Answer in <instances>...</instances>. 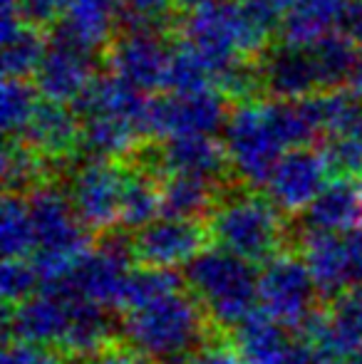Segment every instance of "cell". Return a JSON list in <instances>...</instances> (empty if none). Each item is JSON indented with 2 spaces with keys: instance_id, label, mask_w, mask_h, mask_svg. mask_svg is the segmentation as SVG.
Here are the masks:
<instances>
[{
  "instance_id": "cell-43",
  "label": "cell",
  "mask_w": 362,
  "mask_h": 364,
  "mask_svg": "<svg viewBox=\"0 0 362 364\" xmlns=\"http://www.w3.org/2000/svg\"><path fill=\"white\" fill-rule=\"evenodd\" d=\"M348 87L362 100V53L358 55V60H355V68H353V73H350Z\"/></svg>"
},
{
  "instance_id": "cell-28",
  "label": "cell",
  "mask_w": 362,
  "mask_h": 364,
  "mask_svg": "<svg viewBox=\"0 0 362 364\" xmlns=\"http://www.w3.org/2000/svg\"><path fill=\"white\" fill-rule=\"evenodd\" d=\"M50 161L28 141L20 136H8L3 149V186L8 193H30L45 183Z\"/></svg>"
},
{
  "instance_id": "cell-41",
  "label": "cell",
  "mask_w": 362,
  "mask_h": 364,
  "mask_svg": "<svg viewBox=\"0 0 362 364\" xmlns=\"http://www.w3.org/2000/svg\"><path fill=\"white\" fill-rule=\"evenodd\" d=\"M338 33H343L358 48H362V0H345Z\"/></svg>"
},
{
  "instance_id": "cell-12",
  "label": "cell",
  "mask_w": 362,
  "mask_h": 364,
  "mask_svg": "<svg viewBox=\"0 0 362 364\" xmlns=\"http://www.w3.org/2000/svg\"><path fill=\"white\" fill-rule=\"evenodd\" d=\"M333 178L323 151L310 146L288 149L273 166L266 193L285 216H300Z\"/></svg>"
},
{
  "instance_id": "cell-38",
  "label": "cell",
  "mask_w": 362,
  "mask_h": 364,
  "mask_svg": "<svg viewBox=\"0 0 362 364\" xmlns=\"http://www.w3.org/2000/svg\"><path fill=\"white\" fill-rule=\"evenodd\" d=\"M68 0H18V15L35 28H45L63 18Z\"/></svg>"
},
{
  "instance_id": "cell-22",
  "label": "cell",
  "mask_w": 362,
  "mask_h": 364,
  "mask_svg": "<svg viewBox=\"0 0 362 364\" xmlns=\"http://www.w3.org/2000/svg\"><path fill=\"white\" fill-rule=\"evenodd\" d=\"M228 337L248 364H280L293 340L288 327L268 315L261 305L228 330Z\"/></svg>"
},
{
  "instance_id": "cell-4",
  "label": "cell",
  "mask_w": 362,
  "mask_h": 364,
  "mask_svg": "<svg viewBox=\"0 0 362 364\" xmlns=\"http://www.w3.org/2000/svg\"><path fill=\"white\" fill-rule=\"evenodd\" d=\"M186 285L218 330L228 332L256 310L258 270L256 263L221 248L208 245L183 270Z\"/></svg>"
},
{
  "instance_id": "cell-35",
  "label": "cell",
  "mask_w": 362,
  "mask_h": 364,
  "mask_svg": "<svg viewBox=\"0 0 362 364\" xmlns=\"http://www.w3.org/2000/svg\"><path fill=\"white\" fill-rule=\"evenodd\" d=\"M43 290L40 275L30 258H5L0 270V292L5 305H18Z\"/></svg>"
},
{
  "instance_id": "cell-10",
  "label": "cell",
  "mask_w": 362,
  "mask_h": 364,
  "mask_svg": "<svg viewBox=\"0 0 362 364\" xmlns=\"http://www.w3.org/2000/svg\"><path fill=\"white\" fill-rule=\"evenodd\" d=\"M226 97L216 87L193 92H166L151 100L149 136L216 134L226 127Z\"/></svg>"
},
{
  "instance_id": "cell-25",
  "label": "cell",
  "mask_w": 362,
  "mask_h": 364,
  "mask_svg": "<svg viewBox=\"0 0 362 364\" xmlns=\"http://www.w3.org/2000/svg\"><path fill=\"white\" fill-rule=\"evenodd\" d=\"M218 181L196 173H166L161 181V216L208 218L221 198Z\"/></svg>"
},
{
  "instance_id": "cell-36",
  "label": "cell",
  "mask_w": 362,
  "mask_h": 364,
  "mask_svg": "<svg viewBox=\"0 0 362 364\" xmlns=\"http://www.w3.org/2000/svg\"><path fill=\"white\" fill-rule=\"evenodd\" d=\"M3 364H65V355L50 345L8 340L3 350Z\"/></svg>"
},
{
  "instance_id": "cell-3",
  "label": "cell",
  "mask_w": 362,
  "mask_h": 364,
  "mask_svg": "<svg viewBox=\"0 0 362 364\" xmlns=\"http://www.w3.org/2000/svg\"><path fill=\"white\" fill-rule=\"evenodd\" d=\"M268 193L253 186L223 191L206 218L211 240L251 263H266L280 250L293 248V225Z\"/></svg>"
},
{
  "instance_id": "cell-39",
  "label": "cell",
  "mask_w": 362,
  "mask_h": 364,
  "mask_svg": "<svg viewBox=\"0 0 362 364\" xmlns=\"http://www.w3.org/2000/svg\"><path fill=\"white\" fill-rule=\"evenodd\" d=\"M124 20L129 25L134 23H154L159 25L161 15L171 8L174 0H119Z\"/></svg>"
},
{
  "instance_id": "cell-18",
  "label": "cell",
  "mask_w": 362,
  "mask_h": 364,
  "mask_svg": "<svg viewBox=\"0 0 362 364\" xmlns=\"http://www.w3.org/2000/svg\"><path fill=\"white\" fill-rule=\"evenodd\" d=\"M23 136L50 164H65L75 156L78 149H82L80 117L63 102H40Z\"/></svg>"
},
{
  "instance_id": "cell-17",
  "label": "cell",
  "mask_w": 362,
  "mask_h": 364,
  "mask_svg": "<svg viewBox=\"0 0 362 364\" xmlns=\"http://www.w3.org/2000/svg\"><path fill=\"white\" fill-rule=\"evenodd\" d=\"M263 90L273 100H300L320 90L310 48L283 43L280 48H268L261 60Z\"/></svg>"
},
{
  "instance_id": "cell-48",
  "label": "cell",
  "mask_w": 362,
  "mask_h": 364,
  "mask_svg": "<svg viewBox=\"0 0 362 364\" xmlns=\"http://www.w3.org/2000/svg\"><path fill=\"white\" fill-rule=\"evenodd\" d=\"M65 364H87V360H75V357H65Z\"/></svg>"
},
{
  "instance_id": "cell-37",
  "label": "cell",
  "mask_w": 362,
  "mask_h": 364,
  "mask_svg": "<svg viewBox=\"0 0 362 364\" xmlns=\"http://www.w3.org/2000/svg\"><path fill=\"white\" fill-rule=\"evenodd\" d=\"M191 364H248L243 360V355L236 350V345L231 342L228 332H218L213 335L201 350L193 355Z\"/></svg>"
},
{
  "instance_id": "cell-42",
  "label": "cell",
  "mask_w": 362,
  "mask_h": 364,
  "mask_svg": "<svg viewBox=\"0 0 362 364\" xmlns=\"http://www.w3.org/2000/svg\"><path fill=\"white\" fill-rule=\"evenodd\" d=\"M345 243H348L355 283H362V223H358L355 228H350L348 233H345Z\"/></svg>"
},
{
  "instance_id": "cell-20",
  "label": "cell",
  "mask_w": 362,
  "mask_h": 364,
  "mask_svg": "<svg viewBox=\"0 0 362 364\" xmlns=\"http://www.w3.org/2000/svg\"><path fill=\"white\" fill-rule=\"evenodd\" d=\"M300 216V228L348 233L362 223V178L333 176Z\"/></svg>"
},
{
  "instance_id": "cell-46",
  "label": "cell",
  "mask_w": 362,
  "mask_h": 364,
  "mask_svg": "<svg viewBox=\"0 0 362 364\" xmlns=\"http://www.w3.org/2000/svg\"><path fill=\"white\" fill-rule=\"evenodd\" d=\"M345 364H362V347H360L358 352H353V355L345 360Z\"/></svg>"
},
{
  "instance_id": "cell-29",
  "label": "cell",
  "mask_w": 362,
  "mask_h": 364,
  "mask_svg": "<svg viewBox=\"0 0 362 364\" xmlns=\"http://www.w3.org/2000/svg\"><path fill=\"white\" fill-rule=\"evenodd\" d=\"M358 45L343 33H330L310 45L315 70H318L320 90H335V87L348 85L350 73L358 60Z\"/></svg>"
},
{
  "instance_id": "cell-16",
  "label": "cell",
  "mask_w": 362,
  "mask_h": 364,
  "mask_svg": "<svg viewBox=\"0 0 362 364\" xmlns=\"http://www.w3.org/2000/svg\"><path fill=\"white\" fill-rule=\"evenodd\" d=\"M293 248L303 255L323 300H330L355 283L348 243L338 233L313 228H300V233L293 230Z\"/></svg>"
},
{
  "instance_id": "cell-34",
  "label": "cell",
  "mask_w": 362,
  "mask_h": 364,
  "mask_svg": "<svg viewBox=\"0 0 362 364\" xmlns=\"http://www.w3.org/2000/svg\"><path fill=\"white\" fill-rule=\"evenodd\" d=\"M216 90L226 100H236V102L256 100V95L263 90L261 65L253 63V58H241L236 63L226 65L216 75Z\"/></svg>"
},
{
  "instance_id": "cell-21",
  "label": "cell",
  "mask_w": 362,
  "mask_h": 364,
  "mask_svg": "<svg viewBox=\"0 0 362 364\" xmlns=\"http://www.w3.org/2000/svg\"><path fill=\"white\" fill-rule=\"evenodd\" d=\"M149 107L151 100L144 90L132 82L122 80L119 75H102L90 82L85 95L78 100V112L82 117L90 114H115L122 119L134 122L149 136Z\"/></svg>"
},
{
  "instance_id": "cell-6",
  "label": "cell",
  "mask_w": 362,
  "mask_h": 364,
  "mask_svg": "<svg viewBox=\"0 0 362 364\" xmlns=\"http://www.w3.org/2000/svg\"><path fill=\"white\" fill-rule=\"evenodd\" d=\"M258 302L268 315L295 332L325 300L303 255L295 248H285L258 270Z\"/></svg>"
},
{
  "instance_id": "cell-40",
  "label": "cell",
  "mask_w": 362,
  "mask_h": 364,
  "mask_svg": "<svg viewBox=\"0 0 362 364\" xmlns=\"http://www.w3.org/2000/svg\"><path fill=\"white\" fill-rule=\"evenodd\" d=\"M87 364H151L149 357L142 355L137 347H132L127 340H115L107 347H102L97 355H92Z\"/></svg>"
},
{
  "instance_id": "cell-26",
  "label": "cell",
  "mask_w": 362,
  "mask_h": 364,
  "mask_svg": "<svg viewBox=\"0 0 362 364\" xmlns=\"http://www.w3.org/2000/svg\"><path fill=\"white\" fill-rule=\"evenodd\" d=\"M3 73L5 77H30L38 73L45 58L48 43L40 35V28L25 23L18 10H3Z\"/></svg>"
},
{
  "instance_id": "cell-23",
  "label": "cell",
  "mask_w": 362,
  "mask_h": 364,
  "mask_svg": "<svg viewBox=\"0 0 362 364\" xmlns=\"http://www.w3.org/2000/svg\"><path fill=\"white\" fill-rule=\"evenodd\" d=\"M82 119V151L90 159H107V161L129 159L147 139L144 129L122 117L90 114Z\"/></svg>"
},
{
  "instance_id": "cell-8",
  "label": "cell",
  "mask_w": 362,
  "mask_h": 364,
  "mask_svg": "<svg viewBox=\"0 0 362 364\" xmlns=\"http://www.w3.org/2000/svg\"><path fill=\"white\" fill-rule=\"evenodd\" d=\"M208 225L198 218L159 216L132 235V258L149 268H186L201 250L211 245Z\"/></svg>"
},
{
  "instance_id": "cell-19",
  "label": "cell",
  "mask_w": 362,
  "mask_h": 364,
  "mask_svg": "<svg viewBox=\"0 0 362 364\" xmlns=\"http://www.w3.org/2000/svg\"><path fill=\"white\" fill-rule=\"evenodd\" d=\"M122 18L124 13L119 0H68L55 33L97 53L112 45Z\"/></svg>"
},
{
  "instance_id": "cell-27",
  "label": "cell",
  "mask_w": 362,
  "mask_h": 364,
  "mask_svg": "<svg viewBox=\"0 0 362 364\" xmlns=\"http://www.w3.org/2000/svg\"><path fill=\"white\" fill-rule=\"evenodd\" d=\"M161 216V183L151 168H132L124 176L119 225L124 230H139Z\"/></svg>"
},
{
  "instance_id": "cell-33",
  "label": "cell",
  "mask_w": 362,
  "mask_h": 364,
  "mask_svg": "<svg viewBox=\"0 0 362 364\" xmlns=\"http://www.w3.org/2000/svg\"><path fill=\"white\" fill-rule=\"evenodd\" d=\"M206 87H216V75H213L211 65L201 58L193 48L186 43L176 45L171 50L169 70H166V92H193V90H206Z\"/></svg>"
},
{
  "instance_id": "cell-44",
  "label": "cell",
  "mask_w": 362,
  "mask_h": 364,
  "mask_svg": "<svg viewBox=\"0 0 362 364\" xmlns=\"http://www.w3.org/2000/svg\"><path fill=\"white\" fill-rule=\"evenodd\" d=\"M174 3L183 10H193V8H201V5L216 3V0H174Z\"/></svg>"
},
{
  "instance_id": "cell-2",
  "label": "cell",
  "mask_w": 362,
  "mask_h": 364,
  "mask_svg": "<svg viewBox=\"0 0 362 364\" xmlns=\"http://www.w3.org/2000/svg\"><path fill=\"white\" fill-rule=\"evenodd\" d=\"M280 10L261 0H216L186 10L181 43L196 50L218 75L236 60L266 53L273 30L280 28Z\"/></svg>"
},
{
  "instance_id": "cell-30",
  "label": "cell",
  "mask_w": 362,
  "mask_h": 364,
  "mask_svg": "<svg viewBox=\"0 0 362 364\" xmlns=\"http://www.w3.org/2000/svg\"><path fill=\"white\" fill-rule=\"evenodd\" d=\"M40 90L30 85L28 77H5L0 90V122L8 136L25 134L35 109L40 105Z\"/></svg>"
},
{
  "instance_id": "cell-14",
  "label": "cell",
  "mask_w": 362,
  "mask_h": 364,
  "mask_svg": "<svg viewBox=\"0 0 362 364\" xmlns=\"http://www.w3.org/2000/svg\"><path fill=\"white\" fill-rule=\"evenodd\" d=\"M92 58H95V53L55 33L48 43L43 63L35 73V87L40 90L43 100L78 105L90 82L97 77Z\"/></svg>"
},
{
  "instance_id": "cell-47",
  "label": "cell",
  "mask_w": 362,
  "mask_h": 364,
  "mask_svg": "<svg viewBox=\"0 0 362 364\" xmlns=\"http://www.w3.org/2000/svg\"><path fill=\"white\" fill-rule=\"evenodd\" d=\"M18 8V0H3V10H15Z\"/></svg>"
},
{
  "instance_id": "cell-32",
  "label": "cell",
  "mask_w": 362,
  "mask_h": 364,
  "mask_svg": "<svg viewBox=\"0 0 362 364\" xmlns=\"http://www.w3.org/2000/svg\"><path fill=\"white\" fill-rule=\"evenodd\" d=\"M183 285H186V278L176 273V270L139 265V268L132 270L129 278H127L119 312L134 310V307L144 305V302L154 300V297L164 295V292H169V290L183 288Z\"/></svg>"
},
{
  "instance_id": "cell-5",
  "label": "cell",
  "mask_w": 362,
  "mask_h": 364,
  "mask_svg": "<svg viewBox=\"0 0 362 364\" xmlns=\"http://www.w3.org/2000/svg\"><path fill=\"white\" fill-rule=\"evenodd\" d=\"M231 171L246 186H266L273 166L288 151L278 132L271 102H238L223 127Z\"/></svg>"
},
{
  "instance_id": "cell-31",
  "label": "cell",
  "mask_w": 362,
  "mask_h": 364,
  "mask_svg": "<svg viewBox=\"0 0 362 364\" xmlns=\"http://www.w3.org/2000/svg\"><path fill=\"white\" fill-rule=\"evenodd\" d=\"M3 255L5 258H30L35 253V225L30 206L20 193H8L3 198Z\"/></svg>"
},
{
  "instance_id": "cell-13",
  "label": "cell",
  "mask_w": 362,
  "mask_h": 364,
  "mask_svg": "<svg viewBox=\"0 0 362 364\" xmlns=\"http://www.w3.org/2000/svg\"><path fill=\"white\" fill-rule=\"evenodd\" d=\"M73 292L68 288H43L18 305H5V342L25 340L60 347L70 322Z\"/></svg>"
},
{
  "instance_id": "cell-1",
  "label": "cell",
  "mask_w": 362,
  "mask_h": 364,
  "mask_svg": "<svg viewBox=\"0 0 362 364\" xmlns=\"http://www.w3.org/2000/svg\"><path fill=\"white\" fill-rule=\"evenodd\" d=\"M122 340L149 357L151 364H191L193 355L218 335L188 285L169 290L134 310L122 312Z\"/></svg>"
},
{
  "instance_id": "cell-7",
  "label": "cell",
  "mask_w": 362,
  "mask_h": 364,
  "mask_svg": "<svg viewBox=\"0 0 362 364\" xmlns=\"http://www.w3.org/2000/svg\"><path fill=\"white\" fill-rule=\"evenodd\" d=\"M30 216L35 225V253L82 258L92 248V233L75 211L70 193L58 183H40L28 196Z\"/></svg>"
},
{
  "instance_id": "cell-45",
  "label": "cell",
  "mask_w": 362,
  "mask_h": 364,
  "mask_svg": "<svg viewBox=\"0 0 362 364\" xmlns=\"http://www.w3.org/2000/svg\"><path fill=\"white\" fill-rule=\"evenodd\" d=\"M261 3L271 5V8H275V10H280V13H283V10L290 5V0H261Z\"/></svg>"
},
{
  "instance_id": "cell-15",
  "label": "cell",
  "mask_w": 362,
  "mask_h": 364,
  "mask_svg": "<svg viewBox=\"0 0 362 364\" xmlns=\"http://www.w3.org/2000/svg\"><path fill=\"white\" fill-rule=\"evenodd\" d=\"M147 168L154 173H196L223 181L231 171L226 144L213 134L166 136L164 144L149 154Z\"/></svg>"
},
{
  "instance_id": "cell-11",
  "label": "cell",
  "mask_w": 362,
  "mask_h": 364,
  "mask_svg": "<svg viewBox=\"0 0 362 364\" xmlns=\"http://www.w3.org/2000/svg\"><path fill=\"white\" fill-rule=\"evenodd\" d=\"M124 176L127 173L107 159H90L75 168L68 193L80 220L92 235L105 233L119 223Z\"/></svg>"
},
{
  "instance_id": "cell-9",
  "label": "cell",
  "mask_w": 362,
  "mask_h": 364,
  "mask_svg": "<svg viewBox=\"0 0 362 364\" xmlns=\"http://www.w3.org/2000/svg\"><path fill=\"white\" fill-rule=\"evenodd\" d=\"M169 58L171 48L154 23L129 25L107 48V65L112 73L144 92L164 90Z\"/></svg>"
},
{
  "instance_id": "cell-24",
  "label": "cell",
  "mask_w": 362,
  "mask_h": 364,
  "mask_svg": "<svg viewBox=\"0 0 362 364\" xmlns=\"http://www.w3.org/2000/svg\"><path fill=\"white\" fill-rule=\"evenodd\" d=\"M345 0H290L280 18V35L285 43L310 48L320 38L338 33Z\"/></svg>"
}]
</instances>
